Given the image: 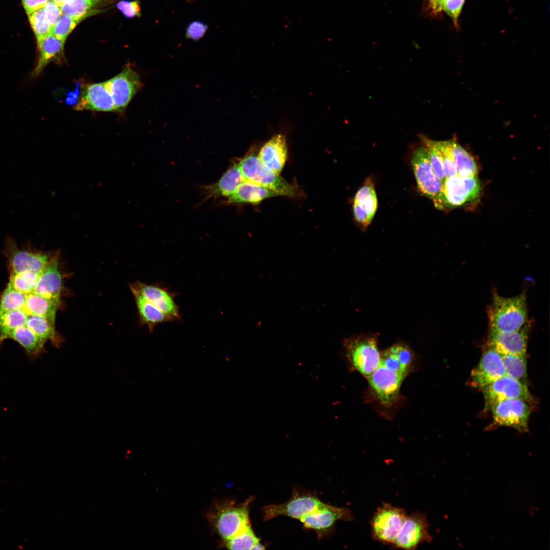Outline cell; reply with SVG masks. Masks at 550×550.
Masks as SVG:
<instances>
[{
	"label": "cell",
	"mask_w": 550,
	"mask_h": 550,
	"mask_svg": "<svg viewBox=\"0 0 550 550\" xmlns=\"http://www.w3.org/2000/svg\"><path fill=\"white\" fill-rule=\"evenodd\" d=\"M132 292L135 297L142 321L148 326L150 331H152L157 324L170 321L163 312L141 294L135 291Z\"/></svg>",
	"instance_id": "cell-25"
},
{
	"label": "cell",
	"mask_w": 550,
	"mask_h": 550,
	"mask_svg": "<svg viewBox=\"0 0 550 550\" xmlns=\"http://www.w3.org/2000/svg\"><path fill=\"white\" fill-rule=\"evenodd\" d=\"M324 504L314 494L296 490L289 501L281 504L264 506L261 513L265 521L281 515L299 520Z\"/></svg>",
	"instance_id": "cell-7"
},
{
	"label": "cell",
	"mask_w": 550,
	"mask_h": 550,
	"mask_svg": "<svg viewBox=\"0 0 550 550\" xmlns=\"http://www.w3.org/2000/svg\"><path fill=\"white\" fill-rule=\"evenodd\" d=\"M238 163L244 180L266 187L279 196L295 198L299 194L297 187L267 167L252 149Z\"/></svg>",
	"instance_id": "cell-3"
},
{
	"label": "cell",
	"mask_w": 550,
	"mask_h": 550,
	"mask_svg": "<svg viewBox=\"0 0 550 550\" xmlns=\"http://www.w3.org/2000/svg\"><path fill=\"white\" fill-rule=\"evenodd\" d=\"M43 9L49 23L53 27L63 15L60 7L52 0H49Z\"/></svg>",
	"instance_id": "cell-36"
},
{
	"label": "cell",
	"mask_w": 550,
	"mask_h": 550,
	"mask_svg": "<svg viewBox=\"0 0 550 550\" xmlns=\"http://www.w3.org/2000/svg\"><path fill=\"white\" fill-rule=\"evenodd\" d=\"M481 184L477 176L463 177L458 175L445 180L441 191L443 208L461 206L478 198Z\"/></svg>",
	"instance_id": "cell-8"
},
{
	"label": "cell",
	"mask_w": 550,
	"mask_h": 550,
	"mask_svg": "<svg viewBox=\"0 0 550 550\" xmlns=\"http://www.w3.org/2000/svg\"><path fill=\"white\" fill-rule=\"evenodd\" d=\"M186 1L188 3H191V2H193L194 1H195L196 0H186Z\"/></svg>",
	"instance_id": "cell-44"
},
{
	"label": "cell",
	"mask_w": 550,
	"mask_h": 550,
	"mask_svg": "<svg viewBox=\"0 0 550 550\" xmlns=\"http://www.w3.org/2000/svg\"><path fill=\"white\" fill-rule=\"evenodd\" d=\"M106 82L116 112L119 113L125 110L143 85L139 75L130 65H126L120 73Z\"/></svg>",
	"instance_id": "cell-10"
},
{
	"label": "cell",
	"mask_w": 550,
	"mask_h": 550,
	"mask_svg": "<svg viewBox=\"0 0 550 550\" xmlns=\"http://www.w3.org/2000/svg\"><path fill=\"white\" fill-rule=\"evenodd\" d=\"M60 7L68 2L69 0H52Z\"/></svg>",
	"instance_id": "cell-42"
},
{
	"label": "cell",
	"mask_w": 550,
	"mask_h": 550,
	"mask_svg": "<svg viewBox=\"0 0 550 550\" xmlns=\"http://www.w3.org/2000/svg\"><path fill=\"white\" fill-rule=\"evenodd\" d=\"M411 163L419 191L432 200L436 208L443 209L441 198L443 183L433 171L425 147H421L414 151Z\"/></svg>",
	"instance_id": "cell-6"
},
{
	"label": "cell",
	"mask_w": 550,
	"mask_h": 550,
	"mask_svg": "<svg viewBox=\"0 0 550 550\" xmlns=\"http://www.w3.org/2000/svg\"><path fill=\"white\" fill-rule=\"evenodd\" d=\"M429 527V522L424 513L415 512L407 515L392 545L398 548L413 550L422 543L430 542L432 536Z\"/></svg>",
	"instance_id": "cell-12"
},
{
	"label": "cell",
	"mask_w": 550,
	"mask_h": 550,
	"mask_svg": "<svg viewBox=\"0 0 550 550\" xmlns=\"http://www.w3.org/2000/svg\"><path fill=\"white\" fill-rule=\"evenodd\" d=\"M208 28L207 24L200 21H192L186 28L185 37L194 41H198L204 36Z\"/></svg>",
	"instance_id": "cell-35"
},
{
	"label": "cell",
	"mask_w": 550,
	"mask_h": 550,
	"mask_svg": "<svg viewBox=\"0 0 550 550\" xmlns=\"http://www.w3.org/2000/svg\"><path fill=\"white\" fill-rule=\"evenodd\" d=\"M278 196L277 193L266 187L244 180L228 197L227 202L257 204L266 199Z\"/></svg>",
	"instance_id": "cell-23"
},
{
	"label": "cell",
	"mask_w": 550,
	"mask_h": 550,
	"mask_svg": "<svg viewBox=\"0 0 550 550\" xmlns=\"http://www.w3.org/2000/svg\"><path fill=\"white\" fill-rule=\"evenodd\" d=\"M49 0H21L27 14H31L44 7Z\"/></svg>",
	"instance_id": "cell-39"
},
{
	"label": "cell",
	"mask_w": 550,
	"mask_h": 550,
	"mask_svg": "<svg viewBox=\"0 0 550 550\" xmlns=\"http://www.w3.org/2000/svg\"><path fill=\"white\" fill-rule=\"evenodd\" d=\"M431 9L435 13L441 11L445 0H429Z\"/></svg>",
	"instance_id": "cell-41"
},
{
	"label": "cell",
	"mask_w": 550,
	"mask_h": 550,
	"mask_svg": "<svg viewBox=\"0 0 550 550\" xmlns=\"http://www.w3.org/2000/svg\"><path fill=\"white\" fill-rule=\"evenodd\" d=\"M244 180L238 162H234L217 182L204 187L205 200L228 197Z\"/></svg>",
	"instance_id": "cell-22"
},
{
	"label": "cell",
	"mask_w": 550,
	"mask_h": 550,
	"mask_svg": "<svg viewBox=\"0 0 550 550\" xmlns=\"http://www.w3.org/2000/svg\"><path fill=\"white\" fill-rule=\"evenodd\" d=\"M405 376L379 364L367 378L371 390L379 401L384 405H390L397 400Z\"/></svg>",
	"instance_id": "cell-13"
},
{
	"label": "cell",
	"mask_w": 550,
	"mask_h": 550,
	"mask_svg": "<svg viewBox=\"0 0 550 550\" xmlns=\"http://www.w3.org/2000/svg\"><path fill=\"white\" fill-rule=\"evenodd\" d=\"M258 542L259 539L251 526L233 537L223 540L224 546L230 549H252Z\"/></svg>",
	"instance_id": "cell-30"
},
{
	"label": "cell",
	"mask_w": 550,
	"mask_h": 550,
	"mask_svg": "<svg viewBox=\"0 0 550 550\" xmlns=\"http://www.w3.org/2000/svg\"><path fill=\"white\" fill-rule=\"evenodd\" d=\"M132 291L141 294L162 312L170 321L180 318L178 308L171 293L160 287L137 282L131 285Z\"/></svg>",
	"instance_id": "cell-19"
},
{
	"label": "cell",
	"mask_w": 550,
	"mask_h": 550,
	"mask_svg": "<svg viewBox=\"0 0 550 550\" xmlns=\"http://www.w3.org/2000/svg\"><path fill=\"white\" fill-rule=\"evenodd\" d=\"M118 8L128 17L141 16V8L138 1H122L117 4Z\"/></svg>",
	"instance_id": "cell-37"
},
{
	"label": "cell",
	"mask_w": 550,
	"mask_h": 550,
	"mask_svg": "<svg viewBox=\"0 0 550 550\" xmlns=\"http://www.w3.org/2000/svg\"><path fill=\"white\" fill-rule=\"evenodd\" d=\"M102 0H69L60 6L63 14L75 17L86 18L97 13L93 9L101 3Z\"/></svg>",
	"instance_id": "cell-28"
},
{
	"label": "cell",
	"mask_w": 550,
	"mask_h": 550,
	"mask_svg": "<svg viewBox=\"0 0 550 550\" xmlns=\"http://www.w3.org/2000/svg\"><path fill=\"white\" fill-rule=\"evenodd\" d=\"M407 515L405 509L383 503L371 520L372 538L384 544H393Z\"/></svg>",
	"instance_id": "cell-5"
},
{
	"label": "cell",
	"mask_w": 550,
	"mask_h": 550,
	"mask_svg": "<svg viewBox=\"0 0 550 550\" xmlns=\"http://www.w3.org/2000/svg\"><path fill=\"white\" fill-rule=\"evenodd\" d=\"M506 375L500 354L487 347L478 365L472 370L471 377L473 384L482 389Z\"/></svg>",
	"instance_id": "cell-16"
},
{
	"label": "cell",
	"mask_w": 550,
	"mask_h": 550,
	"mask_svg": "<svg viewBox=\"0 0 550 550\" xmlns=\"http://www.w3.org/2000/svg\"><path fill=\"white\" fill-rule=\"evenodd\" d=\"M443 159L444 173L445 179L457 175L451 148V140L436 141Z\"/></svg>",
	"instance_id": "cell-34"
},
{
	"label": "cell",
	"mask_w": 550,
	"mask_h": 550,
	"mask_svg": "<svg viewBox=\"0 0 550 550\" xmlns=\"http://www.w3.org/2000/svg\"><path fill=\"white\" fill-rule=\"evenodd\" d=\"M482 390L486 410L490 409L497 403L507 399L518 398L527 402L532 400L525 383L507 375L487 385Z\"/></svg>",
	"instance_id": "cell-11"
},
{
	"label": "cell",
	"mask_w": 550,
	"mask_h": 550,
	"mask_svg": "<svg viewBox=\"0 0 550 550\" xmlns=\"http://www.w3.org/2000/svg\"><path fill=\"white\" fill-rule=\"evenodd\" d=\"M496 425L512 427L519 432L528 431L531 408L527 401L521 399L501 401L490 409Z\"/></svg>",
	"instance_id": "cell-9"
},
{
	"label": "cell",
	"mask_w": 550,
	"mask_h": 550,
	"mask_svg": "<svg viewBox=\"0 0 550 550\" xmlns=\"http://www.w3.org/2000/svg\"><path fill=\"white\" fill-rule=\"evenodd\" d=\"M365 212L370 218H373L377 208V199L372 183H365L355 194L354 203Z\"/></svg>",
	"instance_id": "cell-27"
},
{
	"label": "cell",
	"mask_w": 550,
	"mask_h": 550,
	"mask_svg": "<svg viewBox=\"0 0 550 550\" xmlns=\"http://www.w3.org/2000/svg\"><path fill=\"white\" fill-rule=\"evenodd\" d=\"M287 152L285 136L278 134L264 144L258 153V157L267 167L280 174L287 159Z\"/></svg>",
	"instance_id": "cell-20"
},
{
	"label": "cell",
	"mask_w": 550,
	"mask_h": 550,
	"mask_svg": "<svg viewBox=\"0 0 550 550\" xmlns=\"http://www.w3.org/2000/svg\"><path fill=\"white\" fill-rule=\"evenodd\" d=\"M252 497L236 504L232 501L216 502L207 518L222 540L230 539L251 526L249 506Z\"/></svg>",
	"instance_id": "cell-2"
},
{
	"label": "cell",
	"mask_w": 550,
	"mask_h": 550,
	"mask_svg": "<svg viewBox=\"0 0 550 550\" xmlns=\"http://www.w3.org/2000/svg\"><path fill=\"white\" fill-rule=\"evenodd\" d=\"M530 324L526 323L520 329L513 332H489L487 344L500 354L526 355Z\"/></svg>",
	"instance_id": "cell-15"
},
{
	"label": "cell",
	"mask_w": 550,
	"mask_h": 550,
	"mask_svg": "<svg viewBox=\"0 0 550 550\" xmlns=\"http://www.w3.org/2000/svg\"><path fill=\"white\" fill-rule=\"evenodd\" d=\"M59 252L52 255L50 261L41 274L33 293L61 304L62 276L59 267Z\"/></svg>",
	"instance_id": "cell-18"
},
{
	"label": "cell",
	"mask_w": 550,
	"mask_h": 550,
	"mask_svg": "<svg viewBox=\"0 0 550 550\" xmlns=\"http://www.w3.org/2000/svg\"><path fill=\"white\" fill-rule=\"evenodd\" d=\"M85 17H75L63 14L56 24L52 27L51 34L57 39L65 42V41L76 25L85 19Z\"/></svg>",
	"instance_id": "cell-32"
},
{
	"label": "cell",
	"mask_w": 550,
	"mask_h": 550,
	"mask_svg": "<svg viewBox=\"0 0 550 550\" xmlns=\"http://www.w3.org/2000/svg\"><path fill=\"white\" fill-rule=\"evenodd\" d=\"M487 314L490 331L506 332L520 329L528 319L526 293L505 297L493 293Z\"/></svg>",
	"instance_id": "cell-1"
},
{
	"label": "cell",
	"mask_w": 550,
	"mask_h": 550,
	"mask_svg": "<svg viewBox=\"0 0 550 550\" xmlns=\"http://www.w3.org/2000/svg\"><path fill=\"white\" fill-rule=\"evenodd\" d=\"M28 15L37 40L51 34L52 27L47 19L43 8Z\"/></svg>",
	"instance_id": "cell-31"
},
{
	"label": "cell",
	"mask_w": 550,
	"mask_h": 550,
	"mask_svg": "<svg viewBox=\"0 0 550 550\" xmlns=\"http://www.w3.org/2000/svg\"><path fill=\"white\" fill-rule=\"evenodd\" d=\"M17 342L30 359H36L45 351V342L25 326H19L9 333L7 339Z\"/></svg>",
	"instance_id": "cell-24"
},
{
	"label": "cell",
	"mask_w": 550,
	"mask_h": 550,
	"mask_svg": "<svg viewBox=\"0 0 550 550\" xmlns=\"http://www.w3.org/2000/svg\"><path fill=\"white\" fill-rule=\"evenodd\" d=\"M353 210L355 220L362 226L366 227L371 223L372 219L355 204H353Z\"/></svg>",
	"instance_id": "cell-40"
},
{
	"label": "cell",
	"mask_w": 550,
	"mask_h": 550,
	"mask_svg": "<svg viewBox=\"0 0 550 550\" xmlns=\"http://www.w3.org/2000/svg\"><path fill=\"white\" fill-rule=\"evenodd\" d=\"M353 518L347 508L324 504L321 507L300 518L305 528L314 530L319 539L330 532L338 520L350 521Z\"/></svg>",
	"instance_id": "cell-14"
},
{
	"label": "cell",
	"mask_w": 550,
	"mask_h": 550,
	"mask_svg": "<svg viewBox=\"0 0 550 550\" xmlns=\"http://www.w3.org/2000/svg\"><path fill=\"white\" fill-rule=\"evenodd\" d=\"M38 57L37 63L32 73V76L39 75L46 67L52 62L61 63L64 57L65 42L50 34L37 40Z\"/></svg>",
	"instance_id": "cell-21"
},
{
	"label": "cell",
	"mask_w": 550,
	"mask_h": 550,
	"mask_svg": "<svg viewBox=\"0 0 550 550\" xmlns=\"http://www.w3.org/2000/svg\"><path fill=\"white\" fill-rule=\"evenodd\" d=\"M464 0H445L443 9L457 24V19Z\"/></svg>",
	"instance_id": "cell-38"
},
{
	"label": "cell",
	"mask_w": 550,
	"mask_h": 550,
	"mask_svg": "<svg viewBox=\"0 0 550 550\" xmlns=\"http://www.w3.org/2000/svg\"><path fill=\"white\" fill-rule=\"evenodd\" d=\"M75 109L78 111L116 112L106 81L87 85Z\"/></svg>",
	"instance_id": "cell-17"
},
{
	"label": "cell",
	"mask_w": 550,
	"mask_h": 550,
	"mask_svg": "<svg viewBox=\"0 0 550 550\" xmlns=\"http://www.w3.org/2000/svg\"><path fill=\"white\" fill-rule=\"evenodd\" d=\"M423 140L425 148L427 151L433 171L437 178L443 183L445 178L444 173L442 156L436 145V141L427 138H423Z\"/></svg>",
	"instance_id": "cell-33"
},
{
	"label": "cell",
	"mask_w": 550,
	"mask_h": 550,
	"mask_svg": "<svg viewBox=\"0 0 550 550\" xmlns=\"http://www.w3.org/2000/svg\"><path fill=\"white\" fill-rule=\"evenodd\" d=\"M451 148L457 175L475 177L478 168L474 158L457 142L451 140Z\"/></svg>",
	"instance_id": "cell-26"
},
{
	"label": "cell",
	"mask_w": 550,
	"mask_h": 550,
	"mask_svg": "<svg viewBox=\"0 0 550 550\" xmlns=\"http://www.w3.org/2000/svg\"><path fill=\"white\" fill-rule=\"evenodd\" d=\"M346 356L351 366L366 377L379 366L380 353L375 335H361L343 342Z\"/></svg>",
	"instance_id": "cell-4"
},
{
	"label": "cell",
	"mask_w": 550,
	"mask_h": 550,
	"mask_svg": "<svg viewBox=\"0 0 550 550\" xmlns=\"http://www.w3.org/2000/svg\"><path fill=\"white\" fill-rule=\"evenodd\" d=\"M500 355L506 375L524 382L527 376L526 355Z\"/></svg>",
	"instance_id": "cell-29"
},
{
	"label": "cell",
	"mask_w": 550,
	"mask_h": 550,
	"mask_svg": "<svg viewBox=\"0 0 550 550\" xmlns=\"http://www.w3.org/2000/svg\"><path fill=\"white\" fill-rule=\"evenodd\" d=\"M264 546L260 544V542H258L255 545L252 549H264Z\"/></svg>",
	"instance_id": "cell-43"
}]
</instances>
